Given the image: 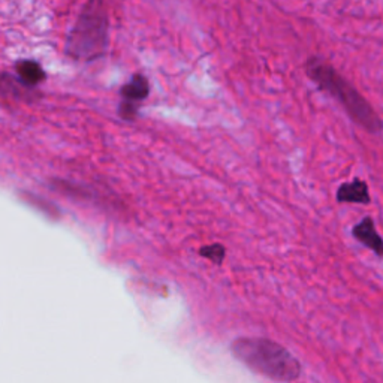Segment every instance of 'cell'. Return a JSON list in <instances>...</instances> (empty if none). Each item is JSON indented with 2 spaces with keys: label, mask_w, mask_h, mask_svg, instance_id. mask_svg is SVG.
Instances as JSON below:
<instances>
[{
  "label": "cell",
  "mask_w": 383,
  "mask_h": 383,
  "mask_svg": "<svg viewBox=\"0 0 383 383\" xmlns=\"http://www.w3.org/2000/svg\"><path fill=\"white\" fill-rule=\"evenodd\" d=\"M231 349L240 363L264 377L277 382H294L301 376L298 359L273 340L241 337L232 343Z\"/></svg>",
  "instance_id": "obj_2"
},
{
  "label": "cell",
  "mask_w": 383,
  "mask_h": 383,
  "mask_svg": "<svg viewBox=\"0 0 383 383\" xmlns=\"http://www.w3.org/2000/svg\"><path fill=\"white\" fill-rule=\"evenodd\" d=\"M110 18L103 0H87L69 32L65 51L74 60L93 62L108 50Z\"/></svg>",
  "instance_id": "obj_3"
},
{
  "label": "cell",
  "mask_w": 383,
  "mask_h": 383,
  "mask_svg": "<svg viewBox=\"0 0 383 383\" xmlns=\"http://www.w3.org/2000/svg\"><path fill=\"white\" fill-rule=\"evenodd\" d=\"M352 235L358 242H361L364 247L370 249L375 254H377L379 258H383V238L376 231L373 219L364 217L361 222L353 226Z\"/></svg>",
  "instance_id": "obj_4"
},
{
  "label": "cell",
  "mask_w": 383,
  "mask_h": 383,
  "mask_svg": "<svg viewBox=\"0 0 383 383\" xmlns=\"http://www.w3.org/2000/svg\"><path fill=\"white\" fill-rule=\"evenodd\" d=\"M337 201L343 204H370L371 200L368 184L359 178H353V181L349 183H343L337 190Z\"/></svg>",
  "instance_id": "obj_5"
},
{
  "label": "cell",
  "mask_w": 383,
  "mask_h": 383,
  "mask_svg": "<svg viewBox=\"0 0 383 383\" xmlns=\"http://www.w3.org/2000/svg\"><path fill=\"white\" fill-rule=\"evenodd\" d=\"M225 253H226L225 247H222L220 245H213V246H207V247L201 249V254H204L207 259H210L216 264H220L223 261Z\"/></svg>",
  "instance_id": "obj_8"
},
{
  "label": "cell",
  "mask_w": 383,
  "mask_h": 383,
  "mask_svg": "<svg viewBox=\"0 0 383 383\" xmlns=\"http://www.w3.org/2000/svg\"><path fill=\"white\" fill-rule=\"evenodd\" d=\"M123 100L141 102L150 95V83L145 75L135 74L127 83L120 89Z\"/></svg>",
  "instance_id": "obj_7"
},
{
  "label": "cell",
  "mask_w": 383,
  "mask_h": 383,
  "mask_svg": "<svg viewBox=\"0 0 383 383\" xmlns=\"http://www.w3.org/2000/svg\"><path fill=\"white\" fill-rule=\"evenodd\" d=\"M15 74L21 83L29 87H38L46 79V74L37 60H18L15 63Z\"/></svg>",
  "instance_id": "obj_6"
},
{
  "label": "cell",
  "mask_w": 383,
  "mask_h": 383,
  "mask_svg": "<svg viewBox=\"0 0 383 383\" xmlns=\"http://www.w3.org/2000/svg\"><path fill=\"white\" fill-rule=\"evenodd\" d=\"M307 77L316 86L327 91L344 108L347 115L367 132L377 135L383 132V120L370 105V102L349 81L320 57H310L306 63Z\"/></svg>",
  "instance_id": "obj_1"
},
{
  "label": "cell",
  "mask_w": 383,
  "mask_h": 383,
  "mask_svg": "<svg viewBox=\"0 0 383 383\" xmlns=\"http://www.w3.org/2000/svg\"><path fill=\"white\" fill-rule=\"evenodd\" d=\"M119 114H120L122 119H124L127 122L135 120L136 115H138V105H136V102L123 100L122 105L119 107Z\"/></svg>",
  "instance_id": "obj_9"
}]
</instances>
